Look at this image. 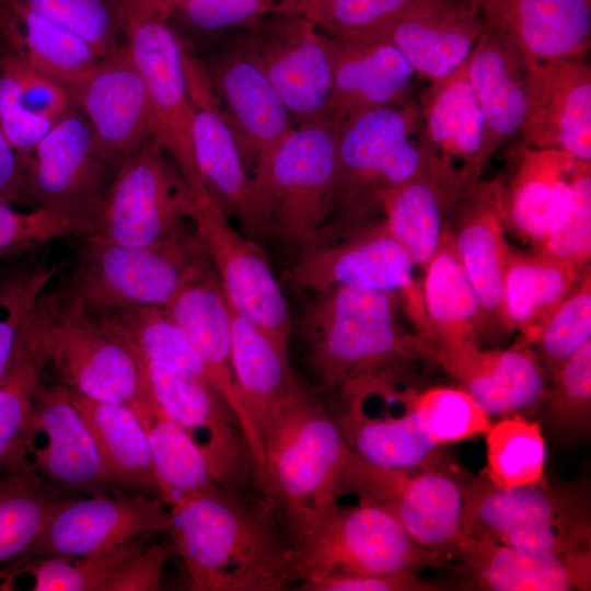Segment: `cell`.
<instances>
[{"mask_svg": "<svg viewBox=\"0 0 591 591\" xmlns=\"http://www.w3.org/2000/svg\"><path fill=\"white\" fill-rule=\"evenodd\" d=\"M171 553L193 591H278L291 581L292 546L265 499L217 486L167 506Z\"/></svg>", "mask_w": 591, "mask_h": 591, "instance_id": "6da1fadb", "label": "cell"}, {"mask_svg": "<svg viewBox=\"0 0 591 591\" xmlns=\"http://www.w3.org/2000/svg\"><path fill=\"white\" fill-rule=\"evenodd\" d=\"M397 296L338 287L306 306L301 326L316 389L336 392L355 380L383 373L405 375L417 359L438 364L434 349L396 321Z\"/></svg>", "mask_w": 591, "mask_h": 591, "instance_id": "7a4b0ae2", "label": "cell"}, {"mask_svg": "<svg viewBox=\"0 0 591 591\" xmlns=\"http://www.w3.org/2000/svg\"><path fill=\"white\" fill-rule=\"evenodd\" d=\"M258 434L263 494L293 546L315 508L337 495L350 449L329 410L300 382L275 405Z\"/></svg>", "mask_w": 591, "mask_h": 591, "instance_id": "3957f363", "label": "cell"}, {"mask_svg": "<svg viewBox=\"0 0 591 591\" xmlns=\"http://www.w3.org/2000/svg\"><path fill=\"white\" fill-rule=\"evenodd\" d=\"M420 107L408 97L339 126L328 221L317 245L374 221L387 194L422 171Z\"/></svg>", "mask_w": 591, "mask_h": 591, "instance_id": "277c9868", "label": "cell"}, {"mask_svg": "<svg viewBox=\"0 0 591 591\" xmlns=\"http://www.w3.org/2000/svg\"><path fill=\"white\" fill-rule=\"evenodd\" d=\"M27 349L40 372L49 368L61 384L88 398L132 406L148 391L139 357L66 290L39 297Z\"/></svg>", "mask_w": 591, "mask_h": 591, "instance_id": "5b68a950", "label": "cell"}, {"mask_svg": "<svg viewBox=\"0 0 591 591\" xmlns=\"http://www.w3.org/2000/svg\"><path fill=\"white\" fill-rule=\"evenodd\" d=\"M359 497L346 507L321 502L291 552V581L383 575L444 566L450 556L420 546L382 507Z\"/></svg>", "mask_w": 591, "mask_h": 591, "instance_id": "8992f818", "label": "cell"}, {"mask_svg": "<svg viewBox=\"0 0 591 591\" xmlns=\"http://www.w3.org/2000/svg\"><path fill=\"white\" fill-rule=\"evenodd\" d=\"M462 530L503 545L567 552L590 548L586 490L541 484L501 488L485 477L462 480Z\"/></svg>", "mask_w": 591, "mask_h": 591, "instance_id": "52a82bcc", "label": "cell"}, {"mask_svg": "<svg viewBox=\"0 0 591 591\" xmlns=\"http://www.w3.org/2000/svg\"><path fill=\"white\" fill-rule=\"evenodd\" d=\"M82 236L66 291L92 315L127 308H164L207 256L194 225L152 247Z\"/></svg>", "mask_w": 591, "mask_h": 591, "instance_id": "ba28073f", "label": "cell"}, {"mask_svg": "<svg viewBox=\"0 0 591 591\" xmlns=\"http://www.w3.org/2000/svg\"><path fill=\"white\" fill-rule=\"evenodd\" d=\"M339 127L294 126L255 184L268 234L294 258L316 246L332 209Z\"/></svg>", "mask_w": 591, "mask_h": 591, "instance_id": "9c48e42d", "label": "cell"}, {"mask_svg": "<svg viewBox=\"0 0 591 591\" xmlns=\"http://www.w3.org/2000/svg\"><path fill=\"white\" fill-rule=\"evenodd\" d=\"M195 200L175 163L150 138L117 169L85 235L123 245L160 246L193 228L187 223Z\"/></svg>", "mask_w": 591, "mask_h": 591, "instance_id": "30bf717a", "label": "cell"}, {"mask_svg": "<svg viewBox=\"0 0 591 591\" xmlns=\"http://www.w3.org/2000/svg\"><path fill=\"white\" fill-rule=\"evenodd\" d=\"M124 32L130 55L146 83L155 117L153 139L177 166L196 197L206 193L193 144L194 106L187 54L155 0H123Z\"/></svg>", "mask_w": 591, "mask_h": 591, "instance_id": "8fae6325", "label": "cell"}, {"mask_svg": "<svg viewBox=\"0 0 591 591\" xmlns=\"http://www.w3.org/2000/svg\"><path fill=\"white\" fill-rule=\"evenodd\" d=\"M415 266L380 219L301 253L293 260L289 279L316 293L351 287L395 294L417 335L429 344L422 289L416 280Z\"/></svg>", "mask_w": 591, "mask_h": 591, "instance_id": "7c38bea8", "label": "cell"}, {"mask_svg": "<svg viewBox=\"0 0 591 591\" xmlns=\"http://www.w3.org/2000/svg\"><path fill=\"white\" fill-rule=\"evenodd\" d=\"M347 491L382 507L428 549L450 556L465 535L462 480L449 468H387L350 451L338 485Z\"/></svg>", "mask_w": 591, "mask_h": 591, "instance_id": "4fadbf2b", "label": "cell"}, {"mask_svg": "<svg viewBox=\"0 0 591 591\" xmlns=\"http://www.w3.org/2000/svg\"><path fill=\"white\" fill-rule=\"evenodd\" d=\"M244 30L236 47L264 72L294 126L325 121L333 85L328 36L291 13L269 12Z\"/></svg>", "mask_w": 591, "mask_h": 591, "instance_id": "5bb4252c", "label": "cell"}, {"mask_svg": "<svg viewBox=\"0 0 591 591\" xmlns=\"http://www.w3.org/2000/svg\"><path fill=\"white\" fill-rule=\"evenodd\" d=\"M229 217L210 192L196 197L192 222L228 303L288 354L291 324L280 286L257 242L237 232Z\"/></svg>", "mask_w": 591, "mask_h": 591, "instance_id": "9a60e30c", "label": "cell"}, {"mask_svg": "<svg viewBox=\"0 0 591 591\" xmlns=\"http://www.w3.org/2000/svg\"><path fill=\"white\" fill-rule=\"evenodd\" d=\"M395 373L366 376L338 389L331 413L348 448L362 460L387 468H449L441 445L420 429L405 390L402 413L393 410Z\"/></svg>", "mask_w": 591, "mask_h": 591, "instance_id": "2e32d148", "label": "cell"}, {"mask_svg": "<svg viewBox=\"0 0 591 591\" xmlns=\"http://www.w3.org/2000/svg\"><path fill=\"white\" fill-rule=\"evenodd\" d=\"M130 349L142 363L154 398L202 452L217 483L242 494L251 485L256 487L254 464L240 424L215 390L186 371Z\"/></svg>", "mask_w": 591, "mask_h": 591, "instance_id": "e0dca14e", "label": "cell"}, {"mask_svg": "<svg viewBox=\"0 0 591 591\" xmlns=\"http://www.w3.org/2000/svg\"><path fill=\"white\" fill-rule=\"evenodd\" d=\"M419 148L425 171L434 181L448 211L464 189L479 181L490 159L485 124L467 78L466 62L449 77L430 83L425 92Z\"/></svg>", "mask_w": 591, "mask_h": 591, "instance_id": "ac0fdd59", "label": "cell"}, {"mask_svg": "<svg viewBox=\"0 0 591 591\" xmlns=\"http://www.w3.org/2000/svg\"><path fill=\"white\" fill-rule=\"evenodd\" d=\"M23 161L32 206L91 222L116 173L77 107L57 121Z\"/></svg>", "mask_w": 591, "mask_h": 591, "instance_id": "d6986e66", "label": "cell"}, {"mask_svg": "<svg viewBox=\"0 0 591 591\" xmlns=\"http://www.w3.org/2000/svg\"><path fill=\"white\" fill-rule=\"evenodd\" d=\"M165 506L160 497L144 493L69 498L51 515L38 537L11 565L8 579L35 558L81 557L154 533L169 532L172 517Z\"/></svg>", "mask_w": 591, "mask_h": 591, "instance_id": "ffe728a7", "label": "cell"}, {"mask_svg": "<svg viewBox=\"0 0 591 591\" xmlns=\"http://www.w3.org/2000/svg\"><path fill=\"white\" fill-rule=\"evenodd\" d=\"M500 193L501 177L477 181L447 211L445 225L479 303L478 340L508 332L502 299L511 248L506 239Z\"/></svg>", "mask_w": 591, "mask_h": 591, "instance_id": "44dd1931", "label": "cell"}, {"mask_svg": "<svg viewBox=\"0 0 591 591\" xmlns=\"http://www.w3.org/2000/svg\"><path fill=\"white\" fill-rule=\"evenodd\" d=\"M163 309L186 335L207 368L212 389L236 417L252 456L256 482L262 486L263 448L234 379L230 309L208 256L198 263Z\"/></svg>", "mask_w": 591, "mask_h": 591, "instance_id": "7402d4cb", "label": "cell"}, {"mask_svg": "<svg viewBox=\"0 0 591 591\" xmlns=\"http://www.w3.org/2000/svg\"><path fill=\"white\" fill-rule=\"evenodd\" d=\"M194 106L193 144L196 165L206 190L222 204L254 241L269 236L260 197L235 135L221 111L206 71L186 58Z\"/></svg>", "mask_w": 591, "mask_h": 591, "instance_id": "603a6c76", "label": "cell"}, {"mask_svg": "<svg viewBox=\"0 0 591 591\" xmlns=\"http://www.w3.org/2000/svg\"><path fill=\"white\" fill-rule=\"evenodd\" d=\"M485 27L475 0H412L379 23L347 35L390 43L415 73L433 83L466 62Z\"/></svg>", "mask_w": 591, "mask_h": 591, "instance_id": "cb8c5ba5", "label": "cell"}, {"mask_svg": "<svg viewBox=\"0 0 591 591\" xmlns=\"http://www.w3.org/2000/svg\"><path fill=\"white\" fill-rule=\"evenodd\" d=\"M72 100L116 171L155 136L150 96L126 43L101 57Z\"/></svg>", "mask_w": 591, "mask_h": 591, "instance_id": "d4e9b609", "label": "cell"}, {"mask_svg": "<svg viewBox=\"0 0 591 591\" xmlns=\"http://www.w3.org/2000/svg\"><path fill=\"white\" fill-rule=\"evenodd\" d=\"M460 587L487 591L591 589V549L552 552L503 545L466 535L450 553Z\"/></svg>", "mask_w": 591, "mask_h": 591, "instance_id": "484cf974", "label": "cell"}, {"mask_svg": "<svg viewBox=\"0 0 591 591\" xmlns=\"http://www.w3.org/2000/svg\"><path fill=\"white\" fill-rule=\"evenodd\" d=\"M206 73L256 184L277 147L294 128L291 116L264 72L237 47Z\"/></svg>", "mask_w": 591, "mask_h": 591, "instance_id": "4316f807", "label": "cell"}, {"mask_svg": "<svg viewBox=\"0 0 591 591\" xmlns=\"http://www.w3.org/2000/svg\"><path fill=\"white\" fill-rule=\"evenodd\" d=\"M521 144L591 162V67L584 57L532 60Z\"/></svg>", "mask_w": 591, "mask_h": 591, "instance_id": "83f0119b", "label": "cell"}, {"mask_svg": "<svg viewBox=\"0 0 591 591\" xmlns=\"http://www.w3.org/2000/svg\"><path fill=\"white\" fill-rule=\"evenodd\" d=\"M30 426L47 438L42 448L28 447L34 456L31 466L66 491L106 494L116 484L108 473L92 432L63 384L47 387L42 383L34 393Z\"/></svg>", "mask_w": 591, "mask_h": 591, "instance_id": "f1b7e54d", "label": "cell"}, {"mask_svg": "<svg viewBox=\"0 0 591 591\" xmlns=\"http://www.w3.org/2000/svg\"><path fill=\"white\" fill-rule=\"evenodd\" d=\"M333 85L326 120L351 117L408 97L415 71L387 42L358 35H328Z\"/></svg>", "mask_w": 591, "mask_h": 591, "instance_id": "f546056e", "label": "cell"}, {"mask_svg": "<svg viewBox=\"0 0 591 591\" xmlns=\"http://www.w3.org/2000/svg\"><path fill=\"white\" fill-rule=\"evenodd\" d=\"M508 181L501 178L506 230L538 247L565 211L579 159L554 148L519 144Z\"/></svg>", "mask_w": 591, "mask_h": 591, "instance_id": "4dcf8cb0", "label": "cell"}, {"mask_svg": "<svg viewBox=\"0 0 591 591\" xmlns=\"http://www.w3.org/2000/svg\"><path fill=\"white\" fill-rule=\"evenodd\" d=\"M489 27L528 58L584 57L591 44V0H475Z\"/></svg>", "mask_w": 591, "mask_h": 591, "instance_id": "1f68e13d", "label": "cell"}, {"mask_svg": "<svg viewBox=\"0 0 591 591\" xmlns=\"http://www.w3.org/2000/svg\"><path fill=\"white\" fill-rule=\"evenodd\" d=\"M421 289L428 340L438 364L453 375L479 349V303L444 225L437 252L426 266Z\"/></svg>", "mask_w": 591, "mask_h": 591, "instance_id": "d6a6232c", "label": "cell"}, {"mask_svg": "<svg viewBox=\"0 0 591 591\" xmlns=\"http://www.w3.org/2000/svg\"><path fill=\"white\" fill-rule=\"evenodd\" d=\"M532 59L498 32L485 27L466 60L478 102L489 157L521 132L526 111Z\"/></svg>", "mask_w": 591, "mask_h": 591, "instance_id": "836d02e7", "label": "cell"}, {"mask_svg": "<svg viewBox=\"0 0 591 591\" xmlns=\"http://www.w3.org/2000/svg\"><path fill=\"white\" fill-rule=\"evenodd\" d=\"M0 50L62 85L71 96L101 59L82 37L15 0H0Z\"/></svg>", "mask_w": 591, "mask_h": 591, "instance_id": "e575fe53", "label": "cell"}, {"mask_svg": "<svg viewBox=\"0 0 591 591\" xmlns=\"http://www.w3.org/2000/svg\"><path fill=\"white\" fill-rule=\"evenodd\" d=\"M590 265L561 260L540 248L511 250L503 281L508 332L520 331L513 347H531L543 325L579 283Z\"/></svg>", "mask_w": 591, "mask_h": 591, "instance_id": "d590c367", "label": "cell"}, {"mask_svg": "<svg viewBox=\"0 0 591 591\" xmlns=\"http://www.w3.org/2000/svg\"><path fill=\"white\" fill-rule=\"evenodd\" d=\"M452 376L488 415L536 410L548 386L542 364L530 347L479 349Z\"/></svg>", "mask_w": 591, "mask_h": 591, "instance_id": "8d00e7d4", "label": "cell"}, {"mask_svg": "<svg viewBox=\"0 0 591 591\" xmlns=\"http://www.w3.org/2000/svg\"><path fill=\"white\" fill-rule=\"evenodd\" d=\"M74 107L62 85L0 50V128L21 157Z\"/></svg>", "mask_w": 591, "mask_h": 591, "instance_id": "74e56055", "label": "cell"}, {"mask_svg": "<svg viewBox=\"0 0 591 591\" xmlns=\"http://www.w3.org/2000/svg\"><path fill=\"white\" fill-rule=\"evenodd\" d=\"M70 393L115 483L160 497L148 436L136 412Z\"/></svg>", "mask_w": 591, "mask_h": 591, "instance_id": "f35d334b", "label": "cell"}, {"mask_svg": "<svg viewBox=\"0 0 591 591\" xmlns=\"http://www.w3.org/2000/svg\"><path fill=\"white\" fill-rule=\"evenodd\" d=\"M19 455L0 474V580L70 497Z\"/></svg>", "mask_w": 591, "mask_h": 591, "instance_id": "ab89813d", "label": "cell"}, {"mask_svg": "<svg viewBox=\"0 0 591 591\" xmlns=\"http://www.w3.org/2000/svg\"><path fill=\"white\" fill-rule=\"evenodd\" d=\"M229 309L234 379L259 438V428L267 415L299 381L291 369L288 354L282 352L264 332L230 304Z\"/></svg>", "mask_w": 591, "mask_h": 591, "instance_id": "60d3db41", "label": "cell"}, {"mask_svg": "<svg viewBox=\"0 0 591 591\" xmlns=\"http://www.w3.org/2000/svg\"><path fill=\"white\" fill-rule=\"evenodd\" d=\"M130 407L146 429L160 498L166 507L177 499L221 486L202 452L167 416L150 387L144 396Z\"/></svg>", "mask_w": 591, "mask_h": 591, "instance_id": "b9f144b4", "label": "cell"}, {"mask_svg": "<svg viewBox=\"0 0 591 591\" xmlns=\"http://www.w3.org/2000/svg\"><path fill=\"white\" fill-rule=\"evenodd\" d=\"M93 316L143 358L178 368L211 386L201 358L163 308H127Z\"/></svg>", "mask_w": 591, "mask_h": 591, "instance_id": "7bdbcfd3", "label": "cell"}, {"mask_svg": "<svg viewBox=\"0 0 591 591\" xmlns=\"http://www.w3.org/2000/svg\"><path fill=\"white\" fill-rule=\"evenodd\" d=\"M384 223L391 235L424 269L437 252L447 208L432 177L422 171L391 190L383 202Z\"/></svg>", "mask_w": 591, "mask_h": 591, "instance_id": "ee69618b", "label": "cell"}, {"mask_svg": "<svg viewBox=\"0 0 591 591\" xmlns=\"http://www.w3.org/2000/svg\"><path fill=\"white\" fill-rule=\"evenodd\" d=\"M58 271L47 262L0 271V386L26 361L27 328L36 303Z\"/></svg>", "mask_w": 591, "mask_h": 591, "instance_id": "f6af8a7d", "label": "cell"}, {"mask_svg": "<svg viewBox=\"0 0 591 591\" xmlns=\"http://www.w3.org/2000/svg\"><path fill=\"white\" fill-rule=\"evenodd\" d=\"M486 434L487 464L484 477L507 488L546 482L545 442L541 425L522 414L491 424Z\"/></svg>", "mask_w": 591, "mask_h": 591, "instance_id": "bcb514c9", "label": "cell"}, {"mask_svg": "<svg viewBox=\"0 0 591 591\" xmlns=\"http://www.w3.org/2000/svg\"><path fill=\"white\" fill-rule=\"evenodd\" d=\"M410 404L420 429L438 445L485 433L491 426L488 414L461 387L410 390Z\"/></svg>", "mask_w": 591, "mask_h": 591, "instance_id": "7dc6e473", "label": "cell"}, {"mask_svg": "<svg viewBox=\"0 0 591 591\" xmlns=\"http://www.w3.org/2000/svg\"><path fill=\"white\" fill-rule=\"evenodd\" d=\"M147 537L81 557L48 556L30 560L21 570L34 579V591H101L103 583L129 557L146 545Z\"/></svg>", "mask_w": 591, "mask_h": 591, "instance_id": "c3c4849f", "label": "cell"}, {"mask_svg": "<svg viewBox=\"0 0 591 591\" xmlns=\"http://www.w3.org/2000/svg\"><path fill=\"white\" fill-rule=\"evenodd\" d=\"M552 386L541 407L549 427L570 439L584 437L591 424V341L582 346L549 378Z\"/></svg>", "mask_w": 591, "mask_h": 591, "instance_id": "681fc988", "label": "cell"}, {"mask_svg": "<svg viewBox=\"0 0 591 591\" xmlns=\"http://www.w3.org/2000/svg\"><path fill=\"white\" fill-rule=\"evenodd\" d=\"M26 9L76 33L103 57L124 32L123 0H15Z\"/></svg>", "mask_w": 591, "mask_h": 591, "instance_id": "f907efd6", "label": "cell"}, {"mask_svg": "<svg viewBox=\"0 0 591 591\" xmlns=\"http://www.w3.org/2000/svg\"><path fill=\"white\" fill-rule=\"evenodd\" d=\"M591 341V270L543 325L533 345L549 379L582 346Z\"/></svg>", "mask_w": 591, "mask_h": 591, "instance_id": "816d5d0a", "label": "cell"}, {"mask_svg": "<svg viewBox=\"0 0 591 591\" xmlns=\"http://www.w3.org/2000/svg\"><path fill=\"white\" fill-rule=\"evenodd\" d=\"M91 223L84 217L40 207L21 211L13 205L0 202V257L22 254L67 235H84Z\"/></svg>", "mask_w": 591, "mask_h": 591, "instance_id": "f5cc1de1", "label": "cell"}, {"mask_svg": "<svg viewBox=\"0 0 591 591\" xmlns=\"http://www.w3.org/2000/svg\"><path fill=\"white\" fill-rule=\"evenodd\" d=\"M561 260L590 265L591 162L579 161L569 202L538 247Z\"/></svg>", "mask_w": 591, "mask_h": 591, "instance_id": "db71d44e", "label": "cell"}, {"mask_svg": "<svg viewBox=\"0 0 591 591\" xmlns=\"http://www.w3.org/2000/svg\"><path fill=\"white\" fill-rule=\"evenodd\" d=\"M410 1L300 0L290 4H274L269 12L300 15L325 34L337 36L363 31L395 13Z\"/></svg>", "mask_w": 591, "mask_h": 591, "instance_id": "11a10c76", "label": "cell"}, {"mask_svg": "<svg viewBox=\"0 0 591 591\" xmlns=\"http://www.w3.org/2000/svg\"><path fill=\"white\" fill-rule=\"evenodd\" d=\"M42 372L33 360L26 361L0 386V468L25 454L31 444V410Z\"/></svg>", "mask_w": 591, "mask_h": 591, "instance_id": "9f6ffc18", "label": "cell"}, {"mask_svg": "<svg viewBox=\"0 0 591 591\" xmlns=\"http://www.w3.org/2000/svg\"><path fill=\"white\" fill-rule=\"evenodd\" d=\"M200 31L247 27L269 12L273 0H155Z\"/></svg>", "mask_w": 591, "mask_h": 591, "instance_id": "6f0895ef", "label": "cell"}, {"mask_svg": "<svg viewBox=\"0 0 591 591\" xmlns=\"http://www.w3.org/2000/svg\"><path fill=\"white\" fill-rule=\"evenodd\" d=\"M305 591H433L445 586L422 578L417 571L383 575L333 576L300 582Z\"/></svg>", "mask_w": 591, "mask_h": 591, "instance_id": "680465c9", "label": "cell"}, {"mask_svg": "<svg viewBox=\"0 0 591 591\" xmlns=\"http://www.w3.org/2000/svg\"><path fill=\"white\" fill-rule=\"evenodd\" d=\"M169 545H144L124 561L103 583L101 591H154L160 589Z\"/></svg>", "mask_w": 591, "mask_h": 591, "instance_id": "91938a15", "label": "cell"}, {"mask_svg": "<svg viewBox=\"0 0 591 591\" xmlns=\"http://www.w3.org/2000/svg\"><path fill=\"white\" fill-rule=\"evenodd\" d=\"M0 202L31 205L22 157L0 128Z\"/></svg>", "mask_w": 591, "mask_h": 591, "instance_id": "94428289", "label": "cell"}, {"mask_svg": "<svg viewBox=\"0 0 591 591\" xmlns=\"http://www.w3.org/2000/svg\"><path fill=\"white\" fill-rule=\"evenodd\" d=\"M297 1H300V0H273V5L274 4H290Z\"/></svg>", "mask_w": 591, "mask_h": 591, "instance_id": "6125c7cd", "label": "cell"}]
</instances>
